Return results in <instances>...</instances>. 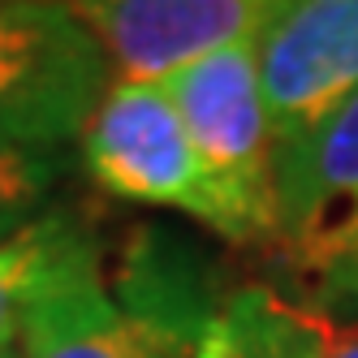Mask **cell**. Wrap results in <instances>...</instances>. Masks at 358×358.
<instances>
[{
    "mask_svg": "<svg viewBox=\"0 0 358 358\" xmlns=\"http://www.w3.org/2000/svg\"><path fill=\"white\" fill-rule=\"evenodd\" d=\"M78 151L87 177L104 194L173 208L224 242H242L234 208L160 83H108L78 134Z\"/></svg>",
    "mask_w": 358,
    "mask_h": 358,
    "instance_id": "1",
    "label": "cell"
},
{
    "mask_svg": "<svg viewBox=\"0 0 358 358\" xmlns=\"http://www.w3.org/2000/svg\"><path fill=\"white\" fill-rule=\"evenodd\" d=\"M203 164L229 199L242 242L276 238V130L259 78V43L246 39L182 65L160 83Z\"/></svg>",
    "mask_w": 358,
    "mask_h": 358,
    "instance_id": "2",
    "label": "cell"
},
{
    "mask_svg": "<svg viewBox=\"0 0 358 358\" xmlns=\"http://www.w3.org/2000/svg\"><path fill=\"white\" fill-rule=\"evenodd\" d=\"M104 73V48L69 5L0 0V143H78Z\"/></svg>",
    "mask_w": 358,
    "mask_h": 358,
    "instance_id": "3",
    "label": "cell"
},
{
    "mask_svg": "<svg viewBox=\"0 0 358 358\" xmlns=\"http://www.w3.org/2000/svg\"><path fill=\"white\" fill-rule=\"evenodd\" d=\"M272 246L311 294L358 255V87L276 151Z\"/></svg>",
    "mask_w": 358,
    "mask_h": 358,
    "instance_id": "4",
    "label": "cell"
},
{
    "mask_svg": "<svg viewBox=\"0 0 358 358\" xmlns=\"http://www.w3.org/2000/svg\"><path fill=\"white\" fill-rule=\"evenodd\" d=\"M104 48L117 83H164L182 65L259 39L289 0H61Z\"/></svg>",
    "mask_w": 358,
    "mask_h": 358,
    "instance_id": "5",
    "label": "cell"
},
{
    "mask_svg": "<svg viewBox=\"0 0 358 358\" xmlns=\"http://www.w3.org/2000/svg\"><path fill=\"white\" fill-rule=\"evenodd\" d=\"M255 43L276 151L358 87V0H289Z\"/></svg>",
    "mask_w": 358,
    "mask_h": 358,
    "instance_id": "6",
    "label": "cell"
},
{
    "mask_svg": "<svg viewBox=\"0 0 358 358\" xmlns=\"http://www.w3.org/2000/svg\"><path fill=\"white\" fill-rule=\"evenodd\" d=\"M17 350L22 358H186L117 306L91 238L73 246L27 302Z\"/></svg>",
    "mask_w": 358,
    "mask_h": 358,
    "instance_id": "7",
    "label": "cell"
},
{
    "mask_svg": "<svg viewBox=\"0 0 358 358\" xmlns=\"http://www.w3.org/2000/svg\"><path fill=\"white\" fill-rule=\"evenodd\" d=\"M113 298L130 320L177 345L186 358L199 354L203 337L212 332L229 302V294L216 289L208 259L190 242L156 224H143L125 242Z\"/></svg>",
    "mask_w": 358,
    "mask_h": 358,
    "instance_id": "8",
    "label": "cell"
},
{
    "mask_svg": "<svg viewBox=\"0 0 358 358\" xmlns=\"http://www.w3.org/2000/svg\"><path fill=\"white\" fill-rule=\"evenodd\" d=\"M320 311L298 306L268 285H242L229 294L220 320L203 337L194 358H315Z\"/></svg>",
    "mask_w": 358,
    "mask_h": 358,
    "instance_id": "9",
    "label": "cell"
},
{
    "mask_svg": "<svg viewBox=\"0 0 358 358\" xmlns=\"http://www.w3.org/2000/svg\"><path fill=\"white\" fill-rule=\"evenodd\" d=\"M83 238L87 234L78 216L65 208H52L48 216H39L35 224H27L17 238L0 246V354H13V345L22 341L27 302Z\"/></svg>",
    "mask_w": 358,
    "mask_h": 358,
    "instance_id": "10",
    "label": "cell"
},
{
    "mask_svg": "<svg viewBox=\"0 0 358 358\" xmlns=\"http://www.w3.org/2000/svg\"><path fill=\"white\" fill-rule=\"evenodd\" d=\"M69 173L61 143H0V246L52 212V194Z\"/></svg>",
    "mask_w": 358,
    "mask_h": 358,
    "instance_id": "11",
    "label": "cell"
},
{
    "mask_svg": "<svg viewBox=\"0 0 358 358\" xmlns=\"http://www.w3.org/2000/svg\"><path fill=\"white\" fill-rule=\"evenodd\" d=\"M315 358H358V324H332L320 311V354Z\"/></svg>",
    "mask_w": 358,
    "mask_h": 358,
    "instance_id": "12",
    "label": "cell"
},
{
    "mask_svg": "<svg viewBox=\"0 0 358 358\" xmlns=\"http://www.w3.org/2000/svg\"><path fill=\"white\" fill-rule=\"evenodd\" d=\"M320 306H358V255L341 268V272H332L324 285L315 289Z\"/></svg>",
    "mask_w": 358,
    "mask_h": 358,
    "instance_id": "13",
    "label": "cell"
},
{
    "mask_svg": "<svg viewBox=\"0 0 358 358\" xmlns=\"http://www.w3.org/2000/svg\"><path fill=\"white\" fill-rule=\"evenodd\" d=\"M0 358H22V350H13V354H0Z\"/></svg>",
    "mask_w": 358,
    "mask_h": 358,
    "instance_id": "14",
    "label": "cell"
}]
</instances>
